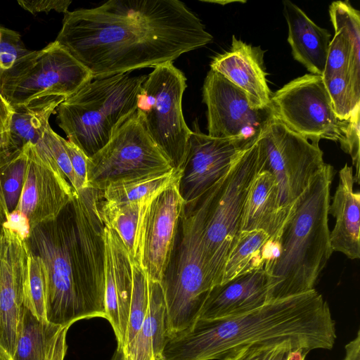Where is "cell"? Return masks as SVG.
Here are the masks:
<instances>
[{
  "label": "cell",
  "mask_w": 360,
  "mask_h": 360,
  "mask_svg": "<svg viewBox=\"0 0 360 360\" xmlns=\"http://www.w3.org/2000/svg\"><path fill=\"white\" fill-rule=\"evenodd\" d=\"M354 184L353 167L346 163L328 207V214L335 219L330 232L332 250L351 259L360 258V193L354 191Z\"/></svg>",
  "instance_id": "cell-20"
},
{
  "label": "cell",
  "mask_w": 360,
  "mask_h": 360,
  "mask_svg": "<svg viewBox=\"0 0 360 360\" xmlns=\"http://www.w3.org/2000/svg\"><path fill=\"white\" fill-rule=\"evenodd\" d=\"M359 126L360 106L356 108L350 117L343 120L342 136L339 141L341 148L348 153L355 167L354 183L359 184Z\"/></svg>",
  "instance_id": "cell-37"
},
{
  "label": "cell",
  "mask_w": 360,
  "mask_h": 360,
  "mask_svg": "<svg viewBox=\"0 0 360 360\" xmlns=\"http://www.w3.org/2000/svg\"><path fill=\"white\" fill-rule=\"evenodd\" d=\"M166 307L161 284L149 281V304L143 323L132 341L113 360H161L167 340Z\"/></svg>",
  "instance_id": "cell-24"
},
{
  "label": "cell",
  "mask_w": 360,
  "mask_h": 360,
  "mask_svg": "<svg viewBox=\"0 0 360 360\" xmlns=\"http://www.w3.org/2000/svg\"><path fill=\"white\" fill-rule=\"evenodd\" d=\"M28 255L25 240L3 226L0 233V360H11L15 352Z\"/></svg>",
  "instance_id": "cell-15"
},
{
  "label": "cell",
  "mask_w": 360,
  "mask_h": 360,
  "mask_svg": "<svg viewBox=\"0 0 360 360\" xmlns=\"http://www.w3.org/2000/svg\"><path fill=\"white\" fill-rule=\"evenodd\" d=\"M155 196L138 202L122 203L107 202L98 197V210L101 221L117 233L131 260L143 212Z\"/></svg>",
  "instance_id": "cell-26"
},
{
  "label": "cell",
  "mask_w": 360,
  "mask_h": 360,
  "mask_svg": "<svg viewBox=\"0 0 360 360\" xmlns=\"http://www.w3.org/2000/svg\"><path fill=\"white\" fill-rule=\"evenodd\" d=\"M28 166L25 146H14L0 153V213L6 218L16 210Z\"/></svg>",
  "instance_id": "cell-28"
},
{
  "label": "cell",
  "mask_w": 360,
  "mask_h": 360,
  "mask_svg": "<svg viewBox=\"0 0 360 360\" xmlns=\"http://www.w3.org/2000/svg\"><path fill=\"white\" fill-rule=\"evenodd\" d=\"M333 166L325 164L294 203L280 233L281 257L269 274V301L314 290L333 253L328 228Z\"/></svg>",
  "instance_id": "cell-4"
},
{
  "label": "cell",
  "mask_w": 360,
  "mask_h": 360,
  "mask_svg": "<svg viewBox=\"0 0 360 360\" xmlns=\"http://www.w3.org/2000/svg\"><path fill=\"white\" fill-rule=\"evenodd\" d=\"M261 171L275 178L281 207L290 212L312 178L323 167V151L273 114L257 141Z\"/></svg>",
  "instance_id": "cell-10"
},
{
  "label": "cell",
  "mask_w": 360,
  "mask_h": 360,
  "mask_svg": "<svg viewBox=\"0 0 360 360\" xmlns=\"http://www.w3.org/2000/svg\"><path fill=\"white\" fill-rule=\"evenodd\" d=\"M68 328L39 319L23 304L11 360H64Z\"/></svg>",
  "instance_id": "cell-23"
},
{
  "label": "cell",
  "mask_w": 360,
  "mask_h": 360,
  "mask_svg": "<svg viewBox=\"0 0 360 360\" xmlns=\"http://www.w3.org/2000/svg\"><path fill=\"white\" fill-rule=\"evenodd\" d=\"M186 86L183 72L167 62L154 68L137 96L136 113L141 124L176 171L183 165L192 131L182 110Z\"/></svg>",
  "instance_id": "cell-7"
},
{
  "label": "cell",
  "mask_w": 360,
  "mask_h": 360,
  "mask_svg": "<svg viewBox=\"0 0 360 360\" xmlns=\"http://www.w3.org/2000/svg\"><path fill=\"white\" fill-rule=\"evenodd\" d=\"M264 54L260 46H253L233 35L230 49L214 57L210 69L243 91L253 108H268L272 94L267 84Z\"/></svg>",
  "instance_id": "cell-18"
},
{
  "label": "cell",
  "mask_w": 360,
  "mask_h": 360,
  "mask_svg": "<svg viewBox=\"0 0 360 360\" xmlns=\"http://www.w3.org/2000/svg\"><path fill=\"white\" fill-rule=\"evenodd\" d=\"M13 108L0 92V134L9 132Z\"/></svg>",
  "instance_id": "cell-43"
},
{
  "label": "cell",
  "mask_w": 360,
  "mask_h": 360,
  "mask_svg": "<svg viewBox=\"0 0 360 360\" xmlns=\"http://www.w3.org/2000/svg\"><path fill=\"white\" fill-rule=\"evenodd\" d=\"M3 226L16 233L24 240L29 237L31 231L27 218L18 210L8 216Z\"/></svg>",
  "instance_id": "cell-42"
},
{
  "label": "cell",
  "mask_w": 360,
  "mask_h": 360,
  "mask_svg": "<svg viewBox=\"0 0 360 360\" xmlns=\"http://www.w3.org/2000/svg\"><path fill=\"white\" fill-rule=\"evenodd\" d=\"M25 147L28 166L16 210L27 218L32 229L57 217L76 191L60 169L45 161L33 144Z\"/></svg>",
  "instance_id": "cell-17"
},
{
  "label": "cell",
  "mask_w": 360,
  "mask_h": 360,
  "mask_svg": "<svg viewBox=\"0 0 360 360\" xmlns=\"http://www.w3.org/2000/svg\"><path fill=\"white\" fill-rule=\"evenodd\" d=\"M13 146L9 132L0 134V153Z\"/></svg>",
  "instance_id": "cell-45"
},
{
  "label": "cell",
  "mask_w": 360,
  "mask_h": 360,
  "mask_svg": "<svg viewBox=\"0 0 360 360\" xmlns=\"http://www.w3.org/2000/svg\"><path fill=\"white\" fill-rule=\"evenodd\" d=\"M93 79L89 70L54 41L32 51L1 94L11 105L44 96L66 99Z\"/></svg>",
  "instance_id": "cell-11"
},
{
  "label": "cell",
  "mask_w": 360,
  "mask_h": 360,
  "mask_svg": "<svg viewBox=\"0 0 360 360\" xmlns=\"http://www.w3.org/2000/svg\"><path fill=\"white\" fill-rule=\"evenodd\" d=\"M335 323L315 289L239 315L200 320L167 339L161 360H221L244 347L291 341L309 352L331 349Z\"/></svg>",
  "instance_id": "cell-3"
},
{
  "label": "cell",
  "mask_w": 360,
  "mask_h": 360,
  "mask_svg": "<svg viewBox=\"0 0 360 360\" xmlns=\"http://www.w3.org/2000/svg\"><path fill=\"white\" fill-rule=\"evenodd\" d=\"M173 170L135 112L101 150L88 158V187L104 191L112 184Z\"/></svg>",
  "instance_id": "cell-9"
},
{
  "label": "cell",
  "mask_w": 360,
  "mask_h": 360,
  "mask_svg": "<svg viewBox=\"0 0 360 360\" xmlns=\"http://www.w3.org/2000/svg\"><path fill=\"white\" fill-rule=\"evenodd\" d=\"M243 150L233 141L202 133L195 123L177 183L185 204L195 200L217 184Z\"/></svg>",
  "instance_id": "cell-16"
},
{
  "label": "cell",
  "mask_w": 360,
  "mask_h": 360,
  "mask_svg": "<svg viewBox=\"0 0 360 360\" xmlns=\"http://www.w3.org/2000/svg\"><path fill=\"white\" fill-rule=\"evenodd\" d=\"M290 212L280 205L274 176L267 171H260L244 204L240 232L262 230L269 237L278 235Z\"/></svg>",
  "instance_id": "cell-22"
},
{
  "label": "cell",
  "mask_w": 360,
  "mask_h": 360,
  "mask_svg": "<svg viewBox=\"0 0 360 360\" xmlns=\"http://www.w3.org/2000/svg\"><path fill=\"white\" fill-rule=\"evenodd\" d=\"M29 252V251H28ZM24 304L40 320H46V278L41 259L29 252Z\"/></svg>",
  "instance_id": "cell-35"
},
{
  "label": "cell",
  "mask_w": 360,
  "mask_h": 360,
  "mask_svg": "<svg viewBox=\"0 0 360 360\" xmlns=\"http://www.w3.org/2000/svg\"><path fill=\"white\" fill-rule=\"evenodd\" d=\"M32 51L25 48L20 34L0 25V92L15 76Z\"/></svg>",
  "instance_id": "cell-33"
},
{
  "label": "cell",
  "mask_w": 360,
  "mask_h": 360,
  "mask_svg": "<svg viewBox=\"0 0 360 360\" xmlns=\"http://www.w3.org/2000/svg\"><path fill=\"white\" fill-rule=\"evenodd\" d=\"M5 221H6L5 217L3 216V214L1 213H0V233L1 232L3 224L5 222Z\"/></svg>",
  "instance_id": "cell-46"
},
{
  "label": "cell",
  "mask_w": 360,
  "mask_h": 360,
  "mask_svg": "<svg viewBox=\"0 0 360 360\" xmlns=\"http://www.w3.org/2000/svg\"><path fill=\"white\" fill-rule=\"evenodd\" d=\"M65 99L61 96H44L11 105L13 112L9 135L12 145L21 149L30 143L37 150L44 151L46 146L43 137L49 126V117Z\"/></svg>",
  "instance_id": "cell-25"
},
{
  "label": "cell",
  "mask_w": 360,
  "mask_h": 360,
  "mask_svg": "<svg viewBox=\"0 0 360 360\" xmlns=\"http://www.w3.org/2000/svg\"><path fill=\"white\" fill-rule=\"evenodd\" d=\"M18 4L32 14L41 12H49L52 10L65 14L68 11L72 1L68 0H34L18 1Z\"/></svg>",
  "instance_id": "cell-40"
},
{
  "label": "cell",
  "mask_w": 360,
  "mask_h": 360,
  "mask_svg": "<svg viewBox=\"0 0 360 360\" xmlns=\"http://www.w3.org/2000/svg\"><path fill=\"white\" fill-rule=\"evenodd\" d=\"M274 114L309 141H339L343 120L334 111L322 76L306 74L285 84L271 98Z\"/></svg>",
  "instance_id": "cell-12"
},
{
  "label": "cell",
  "mask_w": 360,
  "mask_h": 360,
  "mask_svg": "<svg viewBox=\"0 0 360 360\" xmlns=\"http://www.w3.org/2000/svg\"><path fill=\"white\" fill-rule=\"evenodd\" d=\"M212 40L179 0H110L68 11L55 41L94 79L173 62Z\"/></svg>",
  "instance_id": "cell-1"
},
{
  "label": "cell",
  "mask_w": 360,
  "mask_h": 360,
  "mask_svg": "<svg viewBox=\"0 0 360 360\" xmlns=\"http://www.w3.org/2000/svg\"><path fill=\"white\" fill-rule=\"evenodd\" d=\"M99 192L89 187L76 192L57 217L33 227L25 240L44 264L46 320L53 324L70 328L82 319H106Z\"/></svg>",
  "instance_id": "cell-2"
},
{
  "label": "cell",
  "mask_w": 360,
  "mask_h": 360,
  "mask_svg": "<svg viewBox=\"0 0 360 360\" xmlns=\"http://www.w3.org/2000/svg\"><path fill=\"white\" fill-rule=\"evenodd\" d=\"M167 339L191 327L213 287L204 269L198 229L183 212L175 245L161 282Z\"/></svg>",
  "instance_id": "cell-8"
},
{
  "label": "cell",
  "mask_w": 360,
  "mask_h": 360,
  "mask_svg": "<svg viewBox=\"0 0 360 360\" xmlns=\"http://www.w3.org/2000/svg\"><path fill=\"white\" fill-rule=\"evenodd\" d=\"M61 141L68 155L75 177V191L79 192L88 188V158L76 145L61 137Z\"/></svg>",
  "instance_id": "cell-39"
},
{
  "label": "cell",
  "mask_w": 360,
  "mask_h": 360,
  "mask_svg": "<svg viewBox=\"0 0 360 360\" xmlns=\"http://www.w3.org/2000/svg\"><path fill=\"white\" fill-rule=\"evenodd\" d=\"M202 99L207 135L233 141L242 150L258 141L274 114L271 106L253 108L243 91L211 69L203 83Z\"/></svg>",
  "instance_id": "cell-13"
},
{
  "label": "cell",
  "mask_w": 360,
  "mask_h": 360,
  "mask_svg": "<svg viewBox=\"0 0 360 360\" xmlns=\"http://www.w3.org/2000/svg\"><path fill=\"white\" fill-rule=\"evenodd\" d=\"M149 304V280L146 271L133 263V286L129 321L123 347L134 339L146 317Z\"/></svg>",
  "instance_id": "cell-34"
},
{
  "label": "cell",
  "mask_w": 360,
  "mask_h": 360,
  "mask_svg": "<svg viewBox=\"0 0 360 360\" xmlns=\"http://www.w3.org/2000/svg\"><path fill=\"white\" fill-rule=\"evenodd\" d=\"M343 360H360V330L356 337L345 346V355Z\"/></svg>",
  "instance_id": "cell-44"
},
{
  "label": "cell",
  "mask_w": 360,
  "mask_h": 360,
  "mask_svg": "<svg viewBox=\"0 0 360 360\" xmlns=\"http://www.w3.org/2000/svg\"><path fill=\"white\" fill-rule=\"evenodd\" d=\"M281 233V232H280ZM282 253V246L278 235L269 237L264 243L262 249L263 269L269 274L279 259Z\"/></svg>",
  "instance_id": "cell-41"
},
{
  "label": "cell",
  "mask_w": 360,
  "mask_h": 360,
  "mask_svg": "<svg viewBox=\"0 0 360 360\" xmlns=\"http://www.w3.org/2000/svg\"><path fill=\"white\" fill-rule=\"evenodd\" d=\"M180 171L141 177L126 181L108 186L100 191V198L103 200L122 203L138 202L153 197L179 181Z\"/></svg>",
  "instance_id": "cell-31"
},
{
  "label": "cell",
  "mask_w": 360,
  "mask_h": 360,
  "mask_svg": "<svg viewBox=\"0 0 360 360\" xmlns=\"http://www.w3.org/2000/svg\"><path fill=\"white\" fill-rule=\"evenodd\" d=\"M309 352L291 341L244 347L221 360H305Z\"/></svg>",
  "instance_id": "cell-36"
},
{
  "label": "cell",
  "mask_w": 360,
  "mask_h": 360,
  "mask_svg": "<svg viewBox=\"0 0 360 360\" xmlns=\"http://www.w3.org/2000/svg\"><path fill=\"white\" fill-rule=\"evenodd\" d=\"M340 120H346L360 106V77L340 73L323 79Z\"/></svg>",
  "instance_id": "cell-32"
},
{
  "label": "cell",
  "mask_w": 360,
  "mask_h": 360,
  "mask_svg": "<svg viewBox=\"0 0 360 360\" xmlns=\"http://www.w3.org/2000/svg\"><path fill=\"white\" fill-rule=\"evenodd\" d=\"M148 75L128 73L94 79L57 107V122L68 141L88 158L101 150L136 110Z\"/></svg>",
  "instance_id": "cell-6"
},
{
  "label": "cell",
  "mask_w": 360,
  "mask_h": 360,
  "mask_svg": "<svg viewBox=\"0 0 360 360\" xmlns=\"http://www.w3.org/2000/svg\"><path fill=\"white\" fill-rule=\"evenodd\" d=\"M177 183L156 195L145 210L132 260L149 281L160 283L171 259L185 205Z\"/></svg>",
  "instance_id": "cell-14"
},
{
  "label": "cell",
  "mask_w": 360,
  "mask_h": 360,
  "mask_svg": "<svg viewBox=\"0 0 360 360\" xmlns=\"http://www.w3.org/2000/svg\"><path fill=\"white\" fill-rule=\"evenodd\" d=\"M269 238L262 230L240 232L226 261L221 283L245 273L263 269L262 249Z\"/></svg>",
  "instance_id": "cell-29"
},
{
  "label": "cell",
  "mask_w": 360,
  "mask_h": 360,
  "mask_svg": "<svg viewBox=\"0 0 360 360\" xmlns=\"http://www.w3.org/2000/svg\"><path fill=\"white\" fill-rule=\"evenodd\" d=\"M43 140L49 147L58 168L75 190V174L68 155L61 141V136L56 134L49 125L45 130Z\"/></svg>",
  "instance_id": "cell-38"
},
{
  "label": "cell",
  "mask_w": 360,
  "mask_h": 360,
  "mask_svg": "<svg viewBox=\"0 0 360 360\" xmlns=\"http://www.w3.org/2000/svg\"><path fill=\"white\" fill-rule=\"evenodd\" d=\"M283 14L288 27V42L294 59L310 73L322 76L330 43V32L318 26L297 6L283 1Z\"/></svg>",
  "instance_id": "cell-21"
},
{
  "label": "cell",
  "mask_w": 360,
  "mask_h": 360,
  "mask_svg": "<svg viewBox=\"0 0 360 360\" xmlns=\"http://www.w3.org/2000/svg\"><path fill=\"white\" fill-rule=\"evenodd\" d=\"M323 79L340 73L360 77V33L342 27H333Z\"/></svg>",
  "instance_id": "cell-30"
},
{
  "label": "cell",
  "mask_w": 360,
  "mask_h": 360,
  "mask_svg": "<svg viewBox=\"0 0 360 360\" xmlns=\"http://www.w3.org/2000/svg\"><path fill=\"white\" fill-rule=\"evenodd\" d=\"M261 169L256 142L241 153L217 184L184 205V212L198 229L205 271L213 287L221 283L226 261L240 233L248 191Z\"/></svg>",
  "instance_id": "cell-5"
},
{
  "label": "cell",
  "mask_w": 360,
  "mask_h": 360,
  "mask_svg": "<svg viewBox=\"0 0 360 360\" xmlns=\"http://www.w3.org/2000/svg\"><path fill=\"white\" fill-rule=\"evenodd\" d=\"M269 276L264 269L216 285L210 290L198 319H219L255 310L269 302Z\"/></svg>",
  "instance_id": "cell-19"
},
{
  "label": "cell",
  "mask_w": 360,
  "mask_h": 360,
  "mask_svg": "<svg viewBox=\"0 0 360 360\" xmlns=\"http://www.w3.org/2000/svg\"><path fill=\"white\" fill-rule=\"evenodd\" d=\"M104 236L112 253L113 276L118 300L121 342L117 352L123 347L129 321L133 286V262L117 233L105 226Z\"/></svg>",
  "instance_id": "cell-27"
}]
</instances>
